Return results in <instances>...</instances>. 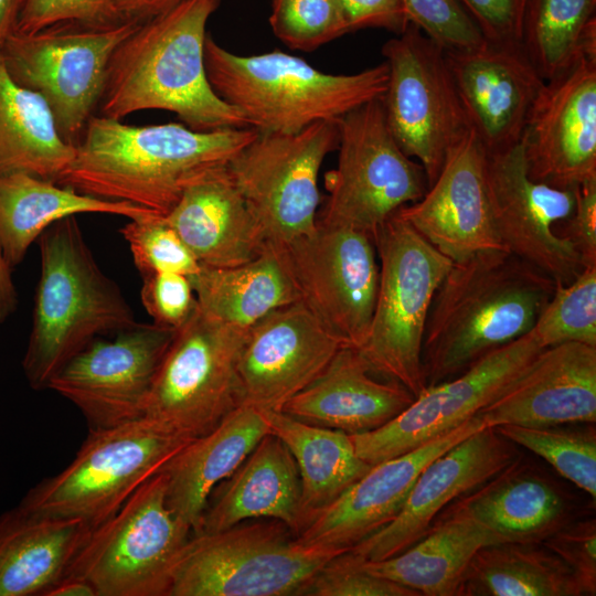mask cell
I'll list each match as a JSON object with an SVG mask.
<instances>
[{
    "label": "cell",
    "instance_id": "cell-31",
    "mask_svg": "<svg viewBox=\"0 0 596 596\" xmlns=\"http://www.w3.org/2000/svg\"><path fill=\"white\" fill-rule=\"evenodd\" d=\"M490 544H496L493 536L454 503L423 538L400 554L380 561L360 558L371 574L418 595L459 596L472 557Z\"/></svg>",
    "mask_w": 596,
    "mask_h": 596
},
{
    "label": "cell",
    "instance_id": "cell-54",
    "mask_svg": "<svg viewBox=\"0 0 596 596\" xmlns=\"http://www.w3.org/2000/svg\"><path fill=\"white\" fill-rule=\"evenodd\" d=\"M23 0H0V47L17 28Z\"/></svg>",
    "mask_w": 596,
    "mask_h": 596
},
{
    "label": "cell",
    "instance_id": "cell-51",
    "mask_svg": "<svg viewBox=\"0 0 596 596\" xmlns=\"http://www.w3.org/2000/svg\"><path fill=\"white\" fill-rule=\"evenodd\" d=\"M183 0H115L116 6L126 21L143 23L168 10Z\"/></svg>",
    "mask_w": 596,
    "mask_h": 596
},
{
    "label": "cell",
    "instance_id": "cell-12",
    "mask_svg": "<svg viewBox=\"0 0 596 596\" xmlns=\"http://www.w3.org/2000/svg\"><path fill=\"white\" fill-rule=\"evenodd\" d=\"M247 330L222 322L198 306L173 334L143 416L189 438L214 428L243 404L238 360Z\"/></svg>",
    "mask_w": 596,
    "mask_h": 596
},
{
    "label": "cell",
    "instance_id": "cell-25",
    "mask_svg": "<svg viewBox=\"0 0 596 596\" xmlns=\"http://www.w3.org/2000/svg\"><path fill=\"white\" fill-rule=\"evenodd\" d=\"M478 415L489 427H549L596 422V347L564 342L543 348Z\"/></svg>",
    "mask_w": 596,
    "mask_h": 596
},
{
    "label": "cell",
    "instance_id": "cell-16",
    "mask_svg": "<svg viewBox=\"0 0 596 596\" xmlns=\"http://www.w3.org/2000/svg\"><path fill=\"white\" fill-rule=\"evenodd\" d=\"M542 349L531 331L485 354L457 376L426 386L385 425L350 435L356 455L373 466L449 433L500 395Z\"/></svg>",
    "mask_w": 596,
    "mask_h": 596
},
{
    "label": "cell",
    "instance_id": "cell-9",
    "mask_svg": "<svg viewBox=\"0 0 596 596\" xmlns=\"http://www.w3.org/2000/svg\"><path fill=\"white\" fill-rule=\"evenodd\" d=\"M192 534L167 504L159 471L92 530L63 578L89 583L97 596H168L173 566Z\"/></svg>",
    "mask_w": 596,
    "mask_h": 596
},
{
    "label": "cell",
    "instance_id": "cell-37",
    "mask_svg": "<svg viewBox=\"0 0 596 596\" xmlns=\"http://www.w3.org/2000/svg\"><path fill=\"white\" fill-rule=\"evenodd\" d=\"M540 543H496L472 557L459 596H578L571 570Z\"/></svg>",
    "mask_w": 596,
    "mask_h": 596
},
{
    "label": "cell",
    "instance_id": "cell-45",
    "mask_svg": "<svg viewBox=\"0 0 596 596\" xmlns=\"http://www.w3.org/2000/svg\"><path fill=\"white\" fill-rule=\"evenodd\" d=\"M60 22L110 26L126 20L115 0H23L15 32L34 33Z\"/></svg>",
    "mask_w": 596,
    "mask_h": 596
},
{
    "label": "cell",
    "instance_id": "cell-19",
    "mask_svg": "<svg viewBox=\"0 0 596 596\" xmlns=\"http://www.w3.org/2000/svg\"><path fill=\"white\" fill-rule=\"evenodd\" d=\"M521 141L532 180L558 189L596 180V56L544 82Z\"/></svg>",
    "mask_w": 596,
    "mask_h": 596
},
{
    "label": "cell",
    "instance_id": "cell-28",
    "mask_svg": "<svg viewBox=\"0 0 596 596\" xmlns=\"http://www.w3.org/2000/svg\"><path fill=\"white\" fill-rule=\"evenodd\" d=\"M300 497L297 464L286 445L268 433L212 491L196 533L272 519L285 523L297 535L301 529Z\"/></svg>",
    "mask_w": 596,
    "mask_h": 596
},
{
    "label": "cell",
    "instance_id": "cell-46",
    "mask_svg": "<svg viewBox=\"0 0 596 596\" xmlns=\"http://www.w3.org/2000/svg\"><path fill=\"white\" fill-rule=\"evenodd\" d=\"M142 279L141 302L153 323L177 330L196 311L198 300L189 276L162 272Z\"/></svg>",
    "mask_w": 596,
    "mask_h": 596
},
{
    "label": "cell",
    "instance_id": "cell-17",
    "mask_svg": "<svg viewBox=\"0 0 596 596\" xmlns=\"http://www.w3.org/2000/svg\"><path fill=\"white\" fill-rule=\"evenodd\" d=\"M174 332L153 322H137L114 339H95L51 377L46 389L73 403L89 429L142 417Z\"/></svg>",
    "mask_w": 596,
    "mask_h": 596
},
{
    "label": "cell",
    "instance_id": "cell-47",
    "mask_svg": "<svg viewBox=\"0 0 596 596\" xmlns=\"http://www.w3.org/2000/svg\"><path fill=\"white\" fill-rule=\"evenodd\" d=\"M571 570L583 595L596 594V522L565 523L543 542Z\"/></svg>",
    "mask_w": 596,
    "mask_h": 596
},
{
    "label": "cell",
    "instance_id": "cell-40",
    "mask_svg": "<svg viewBox=\"0 0 596 596\" xmlns=\"http://www.w3.org/2000/svg\"><path fill=\"white\" fill-rule=\"evenodd\" d=\"M542 348L581 342L596 347V266L567 285H556L533 329Z\"/></svg>",
    "mask_w": 596,
    "mask_h": 596
},
{
    "label": "cell",
    "instance_id": "cell-41",
    "mask_svg": "<svg viewBox=\"0 0 596 596\" xmlns=\"http://www.w3.org/2000/svg\"><path fill=\"white\" fill-rule=\"evenodd\" d=\"M270 1V28L288 47L313 51L349 32L338 0Z\"/></svg>",
    "mask_w": 596,
    "mask_h": 596
},
{
    "label": "cell",
    "instance_id": "cell-50",
    "mask_svg": "<svg viewBox=\"0 0 596 596\" xmlns=\"http://www.w3.org/2000/svg\"><path fill=\"white\" fill-rule=\"evenodd\" d=\"M344 13L349 32L380 28L403 33L408 20L401 0H338Z\"/></svg>",
    "mask_w": 596,
    "mask_h": 596
},
{
    "label": "cell",
    "instance_id": "cell-32",
    "mask_svg": "<svg viewBox=\"0 0 596 596\" xmlns=\"http://www.w3.org/2000/svg\"><path fill=\"white\" fill-rule=\"evenodd\" d=\"M190 279L203 312L246 330L274 310L299 300L284 245L268 242L246 263L200 266Z\"/></svg>",
    "mask_w": 596,
    "mask_h": 596
},
{
    "label": "cell",
    "instance_id": "cell-18",
    "mask_svg": "<svg viewBox=\"0 0 596 596\" xmlns=\"http://www.w3.org/2000/svg\"><path fill=\"white\" fill-rule=\"evenodd\" d=\"M493 222L504 249L549 275L572 283L584 269L573 245L555 226L573 212L576 189H558L530 178L522 141L487 153Z\"/></svg>",
    "mask_w": 596,
    "mask_h": 596
},
{
    "label": "cell",
    "instance_id": "cell-11",
    "mask_svg": "<svg viewBox=\"0 0 596 596\" xmlns=\"http://www.w3.org/2000/svg\"><path fill=\"white\" fill-rule=\"evenodd\" d=\"M336 169L326 177L328 196L317 221L365 232L377 228L428 189L423 167L394 139L382 96L338 119Z\"/></svg>",
    "mask_w": 596,
    "mask_h": 596
},
{
    "label": "cell",
    "instance_id": "cell-13",
    "mask_svg": "<svg viewBox=\"0 0 596 596\" xmlns=\"http://www.w3.org/2000/svg\"><path fill=\"white\" fill-rule=\"evenodd\" d=\"M337 120L294 134L258 132L227 169L268 243L286 245L317 226L318 177L339 145Z\"/></svg>",
    "mask_w": 596,
    "mask_h": 596
},
{
    "label": "cell",
    "instance_id": "cell-35",
    "mask_svg": "<svg viewBox=\"0 0 596 596\" xmlns=\"http://www.w3.org/2000/svg\"><path fill=\"white\" fill-rule=\"evenodd\" d=\"M265 413L269 434L286 445L298 467L302 529L315 513L342 494L371 465L356 455L351 436L342 430L305 423L283 412Z\"/></svg>",
    "mask_w": 596,
    "mask_h": 596
},
{
    "label": "cell",
    "instance_id": "cell-7",
    "mask_svg": "<svg viewBox=\"0 0 596 596\" xmlns=\"http://www.w3.org/2000/svg\"><path fill=\"white\" fill-rule=\"evenodd\" d=\"M341 553L300 542L280 521L248 520L192 534L173 566L168 596L301 595L312 576Z\"/></svg>",
    "mask_w": 596,
    "mask_h": 596
},
{
    "label": "cell",
    "instance_id": "cell-21",
    "mask_svg": "<svg viewBox=\"0 0 596 596\" xmlns=\"http://www.w3.org/2000/svg\"><path fill=\"white\" fill-rule=\"evenodd\" d=\"M300 301L252 326L240 354L243 404L280 412L344 347Z\"/></svg>",
    "mask_w": 596,
    "mask_h": 596
},
{
    "label": "cell",
    "instance_id": "cell-4",
    "mask_svg": "<svg viewBox=\"0 0 596 596\" xmlns=\"http://www.w3.org/2000/svg\"><path fill=\"white\" fill-rule=\"evenodd\" d=\"M38 241L41 274L22 369L29 385L43 390L97 336L137 321L119 287L97 264L75 216L53 223Z\"/></svg>",
    "mask_w": 596,
    "mask_h": 596
},
{
    "label": "cell",
    "instance_id": "cell-49",
    "mask_svg": "<svg viewBox=\"0 0 596 596\" xmlns=\"http://www.w3.org/2000/svg\"><path fill=\"white\" fill-rule=\"evenodd\" d=\"M481 30L497 43H520L525 0H458Z\"/></svg>",
    "mask_w": 596,
    "mask_h": 596
},
{
    "label": "cell",
    "instance_id": "cell-34",
    "mask_svg": "<svg viewBox=\"0 0 596 596\" xmlns=\"http://www.w3.org/2000/svg\"><path fill=\"white\" fill-rule=\"evenodd\" d=\"M79 213L114 214L129 220L156 214L28 173L0 174V247L11 268L21 264L29 247L50 225Z\"/></svg>",
    "mask_w": 596,
    "mask_h": 596
},
{
    "label": "cell",
    "instance_id": "cell-39",
    "mask_svg": "<svg viewBox=\"0 0 596 596\" xmlns=\"http://www.w3.org/2000/svg\"><path fill=\"white\" fill-rule=\"evenodd\" d=\"M497 432L547 461L562 477L596 498V437L594 432L502 425Z\"/></svg>",
    "mask_w": 596,
    "mask_h": 596
},
{
    "label": "cell",
    "instance_id": "cell-3",
    "mask_svg": "<svg viewBox=\"0 0 596 596\" xmlns=\"http://www.w3.org/2000/svg\"><path fill=\"white\" fill-rule=\"evenodd\" d=\"M221 2L183 0L139 24L110 57L99 116L120 120L160 109L196 131L246 127L243 115L214 93L206 76V24Z\"/></svg>",
    "mask_w": 596,
    "mask_h": 596
},
{
    "label": "cell",
    "instance_id": "cell-52",
    "mask_svg": "<svg viewBox=\"0 0 596 596\" xmlns=\"http://www.w3.org/2000/svg\"><path fill=\"white\" fill-rule=\"evenodd\" d=\"M18 306V294L12 278V268L0 247V324L13 315Z\"/></svg>",
    "mask_w": 596,
    "mask_h": 596
},
{
    "label": "cell",
    "instance_id": "cell-22",
    "mask_svg": "<svg viewBox=\"0 0 596 596\" xmlns=\"http://www.w3.org/2000/svg\"><path fill=\"white\" fill-rule=\"evenodd\" d=\"M395 214L453 263L503 248L487 180V152L472 130L448 152L424 196Z\"/></svg>",
    "mask_w": 596,
    "mask_h": 596
},
{
    "label": "cell",
    "instance_id": "cell-53",
    "mask_svg": "<svg viewBox=\"0 0 596 596\" xmlns=\"http://www.w3.org/2000/svg\"><path fill=\"white\" fill-rule=\"evenodd\" d=\"M43 596H97L95 588L77 578H62L50 587Z\"/></svg>",
    "mask_w": 596,
    "mask_h": 596
},
{
    "label": "cell",
    "instance_id": "cell-27",
    "mask_svg": "<svg viewBox=\"0 0 596 596\" xmlns=\"http://www.w3.org/2000/svg\"><path fill=\"white\" fill-rule=\"evenodd\" d=\"M163 217L201 266L246 263L267 243L227 166L189 184Z\"/></svg>",
    "mask_w": 596,
    "mask_h": 596
},
{
    "label": "cell",
    "instance_id": "cell-5",
    "mask_svg": "<svg viewBox=\"0 0 596 596\" xmlns=\"http://www.w3.org/2000/svg\"><path fill=\"white\" fill-rule=\"evenodd\" d=\"M204 65L214 93L258 132L294 134L337 120L382 96L389 79L385 61L354 74H328L278 50L234 54L209 33Z\"/></svg>",
    "mask_w": 596,
    "mask_h": 596
},
{
    "label": "cell",
    "instance_id": "cell-24",
    "mask_svg": "<svg viewBox=\"0 0 596 596\" xmlns=\"http://www.w3.org/2000/svg\"><path fill=\"white\" fill-rule=\"evenodd\" d=\"M487 426L477 414L449 433L371 468L315 513L296 535L306 544L350 551L401 511L422 470L437 456Z\"/></svg>",
    "mask_w": 596,
    "mask_h": 596
},
{
    "label": "cell",
    "instance_id": "cell-6",
    "mask_svg": "<svg viewBox=\"0 0 596 596\" xmlns=\"http://www.w3.org/2000/svg\"><path fill=\"white\" fill-rule=\"evenodd\" d=\"M192 439L146 416L89 429L74 459L32 487L18 507L94 529Z\"/></svg>",
    "mask_w": 596,
    "mask_h": 596
},
{
    "label": "cell",
    "instance_id": "cell-14",
    "mask_svg": "<svg viewBox=\"0 0 596 596\" xmlns=\"http://www.w3.org/2000/svg\"><path fill=\"white\" fill-rule=\"evenodd\" d=\"M389 79L382 95L389 128L400 148L423 167L428 187L470 129L445 51L418 26L382 46Z\"/></svg>",
    "mask_w": 596,
    "mask_h": 596
},
{
    "label": "cell",
    "instance_id": "cell-1",
    "mask_svg": "<svg viewBox=\"0 0 596 596\" xmlns=\"http://www.w3.org/2000/svg\"><path fill=\"white\" fill-rule=\"evenodd\" d=\"M257 135L248 126L196 131L179 123L131 126L94 115L56 183L164 216L189 184L227 166Z\"/></svg>",
    "mask_w": 596,
    "mask_h": 596
},
{
    "label": "cell",
    "instance_id": "cell-20",
    "mask_svg": "<svg viewBox=\"0 0 596 596\" xmlns=\"http://www.w3.org/2000/svg\"><path fill=\"white\" fill-rule=\"evenodd\" d=\"M519 460L513 443L485 426L432 460L398 514L350 551L366 561L400 554L429 530L440 512Z\"/></svg>",
    "mask_w": 596,
    "mask_h": 596
},
{
    "label": "cell",
    "instance_id": "cell-10",
    "mask_svg": "<svg viewBox=\"0 0 596 596\" xmlns=\"http://www.w3.org/2000/svg\"><path fill=\"white\" fill-rule=\"evenodd\" d=\"M139 24L60 22L34 33L14 31L0 54L11 78L45 99L61 137L76 147L98 107L113 53Z\"/></svg>",
    "mask_w": 596,
    "mask_h": 596
},
{
    "label": "cell",
    "instance_id": "cell-8",
    "mask_svg": "<svg viewBox=\"0 0 596 596\" xmlns=\"http://www.w3.org/2000/svg\"><path fill=\"white\" fill-rule=\"evenodd\" d=\"M373 241L379 287L368 338L358 349L374 374L417 396L425 387L423 340L434 295L453 260L394 214Z\"/></svg>",
    "mask_w": 596,
    "mask_h": 596
},
{
    "label": "cell",
    "instance_id": "cell-43",
    "mask_svg": "<svg viewBox=\"0 0 596 596\" xmlns=\"http://www.w3.org/2000/svg\"><path fill=\"white\" fill-rule=\"evenodd\" d=\"M409 23L415 24L445 52L479 47L486 39L458 0H401Z\"/></svg>",
    "mask_w": 596,
    "mask_h": 596
},
{
    "label": "cell",
    "instance_id": "cell-48",
    "mask_svg": "<svg viewBox=\"0 0 596 596\" xmlns=\"http://www.w3.org/2000/svg\"><path fill=\"white\" fill-rule=\"evenodd\" d=\"M555 232L573 245L584 268L596 266V180L576 189L574 210Z\"/></svg>",
    "mask_w": 596,
    "mask_h": 596
},
{
    "label": "cell",
    "instance_id": "cell-15",
    "mask_svg": "<svg viewBox=\"0 0 596 596\" xmlns=\"http://www.w3.org/2000/svg\"><path fill=\"white\" fill-rule=\"evenodd\" d=\"M299 300L343 344L360 349L374 312L379 263L373 237L317 221L284 245Z\"/></svg>",
    "mask_w": 596,
    "mask_h": 596
},
{
    "label": "cell",
    "instance_id": "cell-42",
    "mask_svg": "<svg viewBox=\"0 0 596 596\" xmlns=\"http://www.w3.org/2000/svg\"><path fill=\"white\" fill-rule=\"evenodd\" d=\"M120 233L142 277L162 272L191 277L200 269L199 262L161 215L129 220Z\"/></svg>",
    "mask_w": 596,
    "mask_h": 596
},
{
    "label": "cell",
    "instance_id": "cell-2",
    "mask_svg": "<svg viewBox=\"0 0 596 596\" xmlns=\"http://www.w3.org/2000/svg\"><path fill=\"white\" fill-rule=\"evenodd\" d=\"M555 288L549 275L504 248L453 263L426 321V386L457 376L485 354L531 332Z\"/></svg>",
    "mask_w": 596,
    "mask_h": 596
},
{
    "label": "cell",
    "instance_id": "cell-26",
    "mask_svg": "<svg viewBox=\"0 0 596 596\" xmlns=\"http://www.w3.org/2000/svg\"><path fill=\"white\" fill-rule=\"evenodd\" d=\"M374 375L360 351L344 345L280 412L349 435L376 429L404 411L415 396L400 383L382 382Z\"/></svg>",
    "mask_w": 596,
    "mask_h": 596
},
{
    "label": "cell",
    "instance_id": "cell-38",
    "mask_svg": "<svg viewBox=\"0 0 596 596\" xmlns=\"http://www.w3.org/2000/svg\"><path fill=\"white\" fill-rule=\"evenodd\" d=\"M520 44L543 81L596 56V0H525Z\"/></svg>",
    "mask_w": 596,
    "mask_h": 596
},
{
    "label": "cell",
    "instance_id": "cell-29",
    "mask_svg": "<svg viewBox=\"0 0 596 596\" xmlns=\"http://www.w3.org/2000/svg\"><path fill=\"white\" fill-rule=\"evenodd\" d=\"M268 433L265 411L242 404L210 432L190 440L160 470L166 476L167 504L193 533L200 529L212 491Z\"/></svg>",
    "mask_w": 596,
    "mask_h": 596
},
{
    "label": "cell",
    "instance_id": "cell-44",
    "mask_svg": "<svg viewBox=\"0 0 596 596\" xmlns=\"http://www.w3.org/2000/svg\"><path fill=\"white\" fill-rule=\"evenodd\" d=\"M301 595L308 596H419L416 592L375 576L351 551L329 560L309 581Z\"/></svg>",
    "mask_w": 596,
    "mask_h": 596
},
{
    "label": "cell",
    "instance_id": "cell-36",
    "mask_svg": "<svg viewBox=\"0 0 596 596\" xmlns=\"http://www.w3.org/2000/svg\"><path fill=\"white\" fill-rule=\"evenodd\" d=\"M74 155L45 99L17 84L0 54V174L28 173L56 183Z\"/></svg>",
    "mask_w": 596,
    "mask_h": 596
},
{
    "label": "cell",
    "instance_id": "cell-30",
    "mask_svg": "<svg viewBox=\"0 0 596 596\" xmlns=\"http://www.w3.org/2000/svg\"><path fill=\"white\" fill-rule=\"evenodd\" d=\"M93 528L15 507L0 515V596H43L61 581Z\"/></svg>",
    "mask_w": 596,
    "mask_h": 596
},
{
    "label": "cell",
    "instance_id": "cell-33",
    "mask_svg": "<svg viewBox=\"0 0 596 596\" xmlns=\"http://www.w3.org/2000/svg\"><path fill=\"white\" fill-rule=\"evenodd\" d=\"M518 464L454 503L496 543H542L566 523V503L551 482Z\"/></svg>",
    "mask_w": 596,
    "mask_h": 596
},
{
    "label": "cell",
    "instance_id": "cell-23",
    "mask_svg": "<svg viewBox=\"0 0 596 596\" xmlns=\"http://www.w3.org/2000/svg\"><path fill=\"white\" fill-rule=\"evenodd\" d=\"M445 53L470 129L485 151L519 143L545 82L521 44L486 40L472 50Z\"/></svg>",
    "mask_w": 596,
    "mask_h": 596
}]
</instances>
